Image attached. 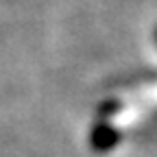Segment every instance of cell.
<instances>
[{"label":"cell","mask_w":157,"mask_h":157,"mask_svg":"<svg viewBox=\"0 0 157 157\" xmlns=\"http://www.w3.org/2000/svg\"><path fill=\"white\" fill-rule=\"evenodd\" d=\"M118 140H120V133H118L109 122H96L92 127V133H90V144L96 153H105V151H111Z\"/></svg>","instance_id":"obj_1"}]
</instances>
